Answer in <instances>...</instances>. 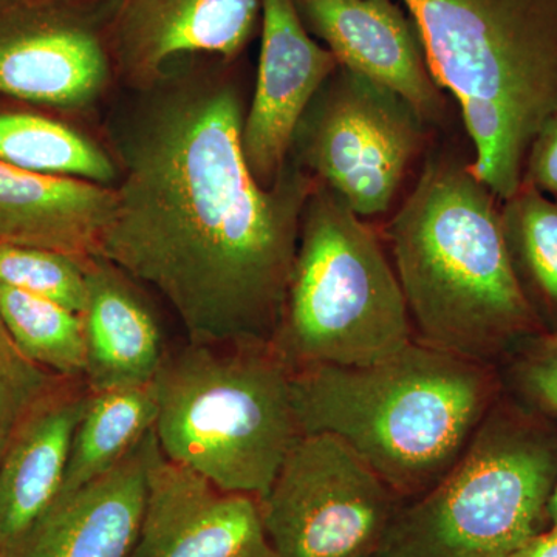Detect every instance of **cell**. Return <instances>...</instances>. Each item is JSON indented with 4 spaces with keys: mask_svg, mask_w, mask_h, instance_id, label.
Masks as SVG:
<instances>
[{
    "mask_svg": "<svg viewBox=\"0 0 557 557\" xmlns=\"http://www.w3.org/2000/svg\"><path fill=\"white\" fill-rule=\"evenodd\" d=\"M146 90L121 135L126 172L97 258L156 288L190 344H270L318 182L288 161L259 185L231 84L164 75Z\"/></svg>",
    "mask_w": 557,
    "mask_h": 557,
    "instance_id": "cell-1",
    "label": "cell"
},
{
    "mask_svg": "<svg viewBox=\"0 0 557 557\" xmlns=\"http://www.w3.org/2000/svg\"><path fill=\"white\" fill-rule=\"evenodd\" d=\"M387 237L417 341L494 366L544 335L509 262L500 200L469 164L429 160Z\"/></svg>",
    "mask_w": 557,
    "mask_h": 557,
    "instance_id": "cell-2",
    "label": "cell"
},
{
    "mask_svg": "<svg viewBox=\"0 0 557 557\" xmlns=\"http://www.w3.org/2000/svg\"><path fill=\"white\" fill-rule=\"evenodd\" d=\"M302 434L335 435L403 502L437 485L500 397L494 366L413 338L369 366H310L292 375Z\"/></svg>",
    "mask_w": 557,
    "mask_h": 557,
    "instance_id": "cell-3",
    "label": "cell"
},
{
    "mask_svg": "<svg viewBox=\"0 0 557 557\" xmlns=\"http://www.w3.org/2000/svg\"><path fill=\"white\" fill-rule=\"evenodd\" d=\"M429 69L460 104L469 170L509 199L557 110V0H403Z\"/></svg>",
    "mask_w": 557,
    "mask_h": 557,
    "instance_id": "cell-4",
    "label": "cell"
},
{
    "mask_svg": "<svg viewBox=\"0 0 557 557\" xmlns=\"http://www.w3.org/2000/svg\"><path fill=\"white\" fill-rule=\"evenodd\" d=\"M293 372L270 344H190L156 379L163 456L226 493L262 498L302 435Z\"/></svg>",
    "mask_w": 557,
    "mask_h": 557,
    "instance_id": "cell-5",
    "label": "cell"
},
{
    "mask_svg": "<svg viewBox=\"0 0 557 557\" xmlns=\"http://www.w3.org/2000/svg\"><path fill=\"white\" fill-rule=\"evenodd\" d=\"M557 431L498 397L457 463L398 509L375 557H509L544 533Z\"/></svg>",
    "mask_w": 557,
    "mask_h": 557,
    "instance_id": "cell-6",
    "label": "cell"
},
{
    "mask_svg": "<svg viewBox=\"0 0 557 557\" xmlns=\"http://www.w3.org/2000/svg\"><path fill=\"white\" fill-rule=\"evenodd\" d=\"M412 339L405 295L379 237L318 183L270 346L295 372L373 364Z\"/></svg>",
    "mask_w": 557,
    "mask_h": 557,
    "instance_id": "cell-7",
    "label": "cell"
},
{
    "mask_svg": "<svg viewBox=\"0 0 557 557\" xmlns=\"http://www.w3.org/2000/svg\"><path fill=\"white\" fill-rule=\"evenodd\" d=\"M424 126L405 98L338 65L300 119L292 152L355 214L375 218L394 203Z\"/></svg>",
    "mask_w": 557,
    "mask_h": 557,
    "instance_id": "cell-8",
    "label": "cell"
},
{
    "mask_svg": "<svg viewBox=\"0 0 557 557\" xmlns=\"http://www.w3.org/2000/svg\"><path fill=\"white\" fill-rule=\"evenodd\" d=\"M260 518L276 557H373L403 502L335 435L302 434Z\"/></svg>",
    "mask_w": 557,
    "mask_h": 557,
    "instance_id": "cell-9",
    "label": "cell"
},
{
    "mask_svg": "<svg viewBox=\"0 0 557 557\" xmlns=\"http://www.w3.org/2000/svg\"><path fill=\"white\" fill-rule=\"evenodd\" d=\"M131 557H276L259 500L226 493L163 456L152 431L146 502Z\"/></svg>",
    "mask_w": 557,
    "mask_h": 557,
    "instance_id": "cell-10",
    "label": "cell"
},
{
    "mask_svg": "<svg viewBox=\"0 0 557 557\" xmlns=\"http://www.w3.org/2000/svg\"><path fill=\"white\" fill-rule=\"evenodd\" d=\"M100 36L79 14L47 0L0 7V95L75 109L109 81Z\"/></svg>",
    "mask_w": 557,
    "mask_h": 557,
    "instance_id": "cell-11",
    "label": "cell"
},
{
    "mask_svg": "<svg viewBox=\"0 0 557 557\" xmlns=\"http://www.w3.org/2000/svg\"><path fill=\"white\" fill-rule=\"evenodd\" d=\"M260 9L262 50L242 149L252 177L271 188L287 166L300 119L339 64L310 38L295 0H260Z\"/></svg>",
    "mask_w": 557,
    "mask_h": 557,
    "instance_id": "cell-12",
    "label": "cell"
},
{
    "mask_svg": "<svg viewBox=\"0 0 557 557\" xmlns=\"http://www.w3.org/2000/svg\"><path fill=\"white\" fill-rule=\"evenodd\" d=\"M304 11L341 67L394 90L426 123L442 116V87L416 24L392 0H304Z\"/></svg>",
    "mask_w": 557,
    "mask_h": 557,
    "instance_id": "cell-13",
    "label": "cell"
},
{
    "mask_svg": "<svg viewBox=\"0 0 557 557\" xmlns=\"http://www.w3.org/2000/svg\"><path fill=\"white\" fill-rule=\"evenodd\" d=\"M260 0H121L112 27L121 75L141 89L188 53L234 58L251 36Z\"/></svg>",
    "mask_w": 557,
    "mask_h": 557,
    "instance_id": "cell-14",
    "label": "cell"
},
{
    "mask_svg": "<svg viewBox=\"0 0 557 557\" xmlns=\"http://www.w3.org/2000/svg\"><path fill=\"white\" fill-rule=\"evenodd\" d=\"M90 395L86 380L62 379L11 432L0 461V557L13 552L57 504Z\"/></svg>",
    "mask_w": 557,
    "mask_h": 557,
    "instance_id": "cell-15",
    "label": "cell"
},
{
    "mask_svg": "<svg viewBox=\"0 0 557 557\" xmlns=\"http://www.w3.org/2000/svg\"><path fill=\"white\" fill-rule=\"evenodd\" d=\"M152 431L119 465L57 502L3 557H131L141 528Z\"/></svg>",
    "mask_w": 557,
    "mask_h": 557,
    "instance_id": "cell-16",
    "label": "cell"
},
{
    "mask_svg": "<svg viewBox=\"0 0 557 557\" xmlns=\"http://www.w3.org/2000/svg\"><path fill=\"white\" fill-rule=\"evenodd\" d=\"M115 200V186L0 163V245L97 258Z\"/></svg>",
    "mask_w": 557,
    "mask_h": 557,
    "instance_id": "cell-17",
    "label": "cell"
},
{
    "mask_svg": "<svg viewBox=\"0 0 557 557\" xmlns=\"http://www.w3.org/2000/svg\"><path fill=\"white\" fill-rule=\"evenodd\" d=\"M86 380L91 392L152 383L168 347L152 311L129 276L101 258H87Z\"/></svg>",
    "mask_w": 557,
    "mask_h": 557,
    "instance_id": "cell-18",
    "label": "cell"
},
{
    "mask_svg": "<svg viewBox=\"0 0 557 557\" xmlns=\"http://www.w3.org/2000/svg\"><path fill=\"white\" fill-rule=\"evenodd\" d=\"M157 412L156 381L91 392L73 437L58 502L119 465L152 431Z\"/></svg>",
    "mask_w": 557,
    "mask_h": 557,
    "instance_id": "cell-19",
    "label": "cell"
},
{
    "mask_svg": "<svg viewBox=\"0 0 557 557\" xmlns=\"http://www.w3.org/2000/svg\"><path fill=\"white\" fill-rule=\"evenodd\" d=\"M500 220L520 292L544 333H557V197L520 185Z\"/></svg>",
    "mask_w": 557,
    "mask_h": 557,
    "instance_id": "cell-20",
    "label": "cell"
},
{
    "mask_svg": "<svg viewBox=\"0 0 557 557\" xmlns=\"http://www.w3.org/2000/svg\"><path fill=\"white\" fill-rule=\"evenodd\" d=\"M0 163L36 174L109 185L116 168L91 139L35 113L0 112Z\"/></svg>",
    "mask_w": 557,
    "mask_h": 557,
    "instance_id": "cell-21",
    "label": "cell"
},
{
    "mask_svg": "<svg viewBox=\"0 0 557 557\" xmlns=\"http://www.w3.org/2000/svg\"><path fill=\"white\" fill-rule=\"evenodd\" d=\"M0 317L17 348L36 366L64 379H84L86 335L81 314L0 284Z\"/></svg>",
    "mask_w": 557,
    "mask_h": 557,
    "instance_id": "cell-22",
    "label": "cell"
},
{
    "mask_svg": "<svg viewBox=\"0 0 557 557\" xmlns=\"http://www.w3.org/2000/svg\"><path fill=\"white\" fill-rule=\"evenodd\" d=\"M86 259L50 249L0 245V284L60 304L83 317L87 306Z\"/></svg>",
    "mask_w": 557,
    "mask_h": 557,
    "instance_id": "cell-23",
    "label": "cell"
},
{
    "mask_svg": "<svg viewBox=\"0 0 557 557\" xmlns=\"http://www.w3.org/2000/svg\"><path fill=\"white\" fill-rule=\"evenodd\" d=\"M62 379L25 357L0 317V418L10 432Z\"/></svg>",
    "mask_w": 557,
    "mask_h": 557,
    "instance_id": "cell-24",
    "label": "cell"
},
{
    "mask_svg": "<svg viewBox=\"0 0 557 557\" xmlns=\"http://www.w3.org/2000/svg\"><path fill=\"white\" fill-rule=\"evenodd\" d=\"M515 381L539 408L557 413V333H544L518 351Z\"/></svg>",
    "mask_w": 557,
    "mask_h": 557,
    "instance_id": "cell-25",
    "label": "cell"
},
{
    "mask_svg": "<svg viewBox=\"0 0 557 557\" xmlns=\"http://www.w3.org/2000/svg\"><path fill=\"white\" fill-rule=\"evenodd\" d=\"M522 185L557 197V110L539 129L523 168Z\"/></svg>",
    "mask_w": 557,
    "mask_h": 557,
    "instance_id": "cell-26",
    "label": "cell"
},
{
    "mask_svg": "<svg viewBox=\"0 0 557 557\" xmlns=\"http://www.w3.org/2000/svg\"><path fill=\"white\" fill-rule=\"evenodd\" d=\"M509 557H557V531L537 534Z\"/></svg>",
    "mask_w": 557,
    "mask_h": 557,
    "instance_id": "cell-27",
    "label": "cell"
},
{
    "mask_svg": "<svg viewBox=\"0 0 557 557\" xmlns=\"http://www.w3.org/2000/svg\"><path fill=\"white\" fill-rule=\"evenodd\" d=\"M547 522L549 523L548 530L557 531V482L547 505Z\"/></svg>",
    "mask_w": 557,
    "mask_h": 557,
    "instance_id": "cell-28",
    "label": "cell"
},
{
    "mask_svg": "<svg viewBox=\"0 0 557 557\" xmlns=\"http://www.w3.org/2000/svg\"><path fill=\"white\" fill-rule=\"evenodd\" d=\"M11 437L10 429L5 426L2 418H0V461H2L3 454H5L7 446H9Z\"/></svg>",
    "mask_w": 557,
    "mask_h": 557,
    "instance_id": "cell-29",
    "label": "cell"
},
{
    "mask_svg": "<svg viewBox=\"0 0 557 557\" xmlns=\"http://www.w3.org/2000/svg\"><path fill=\"white\" fill-rule=\"evenodd\" d=\"M373 557H375V556H373Z\"/></svg>",
    "mask_w": 557,
    "mask_h": 557,
    "instance_id": "cell-30",
    "label": "cell"
}]
</instances>
